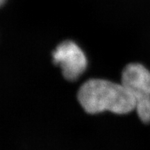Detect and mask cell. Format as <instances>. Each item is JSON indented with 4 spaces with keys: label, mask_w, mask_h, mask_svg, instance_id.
I'll use <instances>...</instances> for the list:
<instances>
[{
    "label": "cell",
    "mask_w": 150,
    "mask_h": 150,
    "mask_svg": "<svg viewBox=\"0 0 150 150\" xmlns=\"http://www.w3.org/2000/svg\"><path fill=\"white\" fill-rule=\"evenodd\" d=\"M78 100L88 113L97 114L106 110L126 114L135 110L136 102L122 84L93 79L86 81L78 92Z\"/></svg>",
    "instance_id": "cell-1"
},
{
    "label": "cell",
    "mask_w": 150,
    "mask_h": 150,
    "mask_svg": "<svg viewBox=\"0 0 150 150\" xmlns=\"http://www.w3.org/2000/svg\"><path fill=\"white\" fill-rule=\"evenodd\" d=\"M54 65L61 67L67 80L74 81L85 72L88 66L87 58L82 50L71 40L61 42L52 52Z\"/></svg>",
    "instance_id": "cell-2"
},
{
    "label": "cell",
    "mask_w": 150,
    "mask_h": 150,
    "mask_svg": "<svg viewBox=\"0 0 150 150\" xmlns=\"http://www.w3.org/2000/svg\"><path fill=\"white\" fill-rule=\"evenodd\" d=\"M121 83L134 97L136 108L150 104V72L144 65H127L122 73Z\"/></svg>",
    "instance_id": "cell-3"
},
{
    "label": "cell",
    "mask_w": 150,
    "mask_h": 150,
    "mask_svg": "<svg viewBox=\"0 0 150 150\" xmlns=\"http://www.w3.org/2000/svg\"><path fill=\"white\" fill-rule=\"evenodd\" d=\"M6 0H0V2H1V5L3 6L4 4L6 2Z\"/></svg>",
    "instance_id": "cell-4"
}]
</instances>
